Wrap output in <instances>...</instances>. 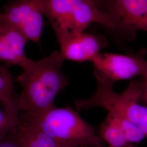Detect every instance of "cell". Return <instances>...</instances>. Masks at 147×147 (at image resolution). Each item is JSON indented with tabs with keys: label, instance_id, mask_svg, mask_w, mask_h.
I'll list each match as a JSON object with an SVG mask.
<instances>
[{
	"label": "cell",
	"instance_id": "cell-5",
	"mask_svg": "<svg viewBox=\"0 0 147 147\" xmlns=\"http://www.w3.org/2000/svg\"><path fill=\"white\" fill-rule=\"evenodd\" d=\"M44 15L42 0H14L4 6L0 23L15 28L28 41L38 43L42 34Z\"/></svg>",
	"mask_w": 147,
	"mask_h": 147
},
{
	"label": "cell",
	"instance_id": "cell-13",
	"mask_svg": "<svg viewBox=\"0 0 147 147\" xmlns=\"http://www.w3.org/2000/svg\"><path fill=\"white\" fill-rule=\"evenodd\" d=\"M119 127L129 144L138 143L144 140L147 135L141 129L129 121L107 113Z\"/></svg>",
	"mask_w": 147,
	"mask_h": 147
},
{
	"label": "cell",
	"instance_id": "cell-8",
	"mask_svg": "<svg viewBox=\"0 0 147 147\" xmlns=\"http://www.w3.org/2000/svg\"><path fill=\"white\" fill-rule=\"evenodd\" d=\"M57 41L64 60L77 62H92L100 53V50L107 45L104 36L84 32L66 34L59 38Z\"/></svg>",
	"mask_w": 147,
	"mask_h": 147
},
{
	"label": "cell",
	"instance_id": "cell-16",
	"mask_svg": "<svg viewBox=\"0 0 147 147\" xmlns=\"http://www.w3.org/2000/svg\"><path fill=\"white\" fill-rule=\"evenodd\" d=\"M143 86L142 89V101H143L147 106V83L145 82L143 80Z\"/></svg>",
	"mask_w": 147,
	"mask_h": 147
},
{
	"label": "cell",
	"instance_id": "cell-6",
	"mask_svg": "<svg viewBox=\"0 0 147 147\" xmlns=\"http://www.w3.org/2000/svg\"><path fill=\"white\" fill-rule=\"evenodd\" d=\"M143 53H100L92 61L94 72L115 82L141 76L147 83V60Z\"/></svg>",
	"mask_w": 147,
	"mask_h": 147
},
{
	"label": "cell",
	"instance_id": "cell-3",
	"mask_svg": "<svg viewBox=\"0 0 147 147\" xmlns=\"http://www.w3.org/2000/svg\"><path fill=\"white\" fill-rule=\"evenodd\" d=\"M20 117L21 122L37 127L62 147H106L94 128L70 106H55L38 116Z\"/></svg>",
	"mask_w": 147,
	"mask_h": 147
},
{
	"label": "cell",
	"instance_id": "cell-1",
	"mask_svg": "<svg viewBox=\"0 0 147 147\" xmlns=\"http://www.w3.org/2000/svg\"><path fill=\"white\" fill-rule=\"evenodd\" d=\"M64 61L60 52L55 51L40 60H32L14 79L22 88L19 94L21 114L38 116L55 106V98L68 84L61 70Z\"/></svg>",
	"mask_w": 147,
	"mask_h": 147
},
{
	"label": "cell",
	"instance_id": "cell-17",
	"mask_svg": "<svg viewBox=\"0 0 147 147\" xmlns=\"http://www.w3.org/2000/svg\"><path fill=\"white\" fill-rule=\"evenodd\" d=\"M91 1L92 2H93L94 3L95 5H96L99 8H100V6L102 5L103 3H104L106 0H91Z\"/></svg>",
	"mask_w": 147,
	"mask_h": 147
},
{
	"label": "cell",
	"instance_id": "cell-2",
	"mask_svg": "<svg viewBox=\"0 0 147 147\" xmlns=\"http://www.w3.org/2000/svg\"><path fill=\"white\" fill-rule=\"evenodd\" d=\"M97 87L90 98L76 100L77 110L99 107L107 113L130 121L141 129L147 136V106L141 105L143 80L132 81L121 93L114 90L115 82L93 71Z\"/></svg>",
	"mask_w": 147,
	"mask_h": 147
},
{
	"label": "cell",
	"instance_id": "cell-7",
	"mask_svg": "<svg viewBox=\"0 0 147 147\" xmlns=\"http://www.w3.org/2000/svg\"><path fill=\"white\" fill-rule=\"evenodd\" d=\"M105 12L121 32L130 36L137 30L147 32V0H108Z\"/></svg>",
	"mask_w": 147,
	"mask_h": 147
},
{
	"label": "cell",
	"instance_id": "cell-9",
	"mask_svg": "<svg viewBox=\"0 0 147 147\" xmlns=\"http://www.w3.org/2000/svg\"><path fill=\"white\" fill-rule=\"evenodd\" d=\"M28 40L20 32L8 25L0 23V59L10 65L27 68L32 60L25 53Z\"/></svg>",
	"mask_w": 147,
	"mask_h": 147
},
{
	"label": "cell",
	"instance_id": "cell-10",
	"mask_svg": "<svg viewBox=\"0 0 147 147\" xmlns=\"http://www.w3.org/2000/svg\"><path fill=\"white\" fill-rule=\"evenodd\" d=\"M6 137L20 147H62L53 138L30 124H21L11 130Z\"/></svg>",
	"mask_w": 147,
	"mask_h": 147
},
{
	"label": "cell",
	"instance_id": "cell-12",
	"mask_svg": "<svg viewBox=\"0 0 147 147\" xmlns=\"http://www.w3.org/2000/svg\"><path fill=\"white\" fill-rule=\"evenodd\" d=\"M99 135L110 147H126L130 144L119 127L109 115L99 129Z\"/></svg>",
	"mask_w": 147,
	"mask_h": 147
},
{
	"label": "cell",
	"instance_id": "cell-4",
	"mask_svg": "<svg viewBox=\"0 0 147 147\" xmlns=\"http://www.w3.org/2000/svg\"><path fill=\"white\" fill-rule=\"evenodd\" d=\"M45 16L50 22L57 39L66 34L84 32L93 22L120 32L114 20L91 0H42Z\"/></svg>",
	"mask_w": 147,
	"mask_h": 147
},
{
	"label": "cell",
	"instance_id": "cell-18",
	"mask_svg": "<svg viewBox=\"0 0 147 147\" xmlns=\"http://www.w3.org/2000/svg\"><path fill=\"white\" fill-rule=\"evenodd\" d=\"M126 147H136L135 146H134L133 144H129Z\"/></svg>",
	"mask_w": 147,
	"mask_h": 147
},
{
	"label": "cell",
	"instance_id": "cell-14",
	"mask_svg": "<svg viewBox=\"0 0 147 147\" xmlns=\"http://www.w3.org/2000/svg\"><path fill=\"white\" fill-rule=\"evenodd\" d=\"M11 66L5 63L0 67V101L1 104L11 100L16 94L13 86L14 79L9 71Z\"/></svg>",
	"mask_w": 147,
	"mask_h": 147
},
{
	"label": "cell",
	"instance_id": "cell-11",
	"mask_svg": "<svg viewBox=\"0 0 147 147\" xmlns=\"http://www.w3.org/2000/svg\"><path fill=\"white\" fill-rule=\"evenodd\" d=\"M0 111V140L3 141L11 130L21 124L20 111H22L19 95L16 94L11 100L1 104Z\"/></svg>",
	"mask_w": 147,
	"mask_h": 147
},
{
	"label": "cell",
	"instance_id": "cell-15",
	"mask_svg": "<svg viewBox=\"0 0 147 147\" xmlns=\"http://www.w3.org/2000/svg\"><path fill=\"white\" fill-rule=\"evenodd\" d=\"M0 147H20L16 142L11 140L8 137H6L5 138L1 141Z\"/></svg>",
	"mask_w": 147,
	"mask_h": 147
}]
</instances>
